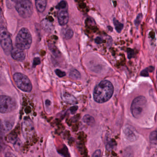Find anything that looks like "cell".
I'll use <instances>...</instances> for the list:
<instances>
[{
	"label": "cell",
	"mask_w": 157,
	"mask_h": 157,
	"mask_svg": "<svg viewBox=\"0 0 157 157\" xmlns=\"http://www.w3.org/2000/svg\"><path fill=\"white\" fill-rule=\"evenodd\" d=\"M157 134L156 131H154L151 133L149 136L150 142L154 144H157Z\"/></svg>",
	"instance_id": "obj_18"
},
{
	"label": "cell",
	"mask_w": 157,
	"mask_h": 157,
	"mask_svg": "<svg viewBox=\"0 0 157 157\" xmlns=\"http://www.w3.org/2000/svg\"><path fill=\"white\" fill-rule=\"evenodd\" d=\"M14 79L16 86L21 90L27 92L31 91L32 84L27 76L20 73H16L14 75Z\"/></svg>",
	"instance_id": "obj_6"
},
{
	"label": "cell",
	"mask_w": 157,
	"mask_h": 157,
	"mask_svg": "<svg viewBox=\"0 0 157 157\" xmlns=\"http://www.w3.org/2000/svg\"><path fill=\"white\" fill-rule=\"evenodd\" d=\"M0 44L6 55H9L13 49L11 36L7 29L0 27Z\"/></svg>",
	"instance_id": "obj_5"
},
{
	"label": "cell",
	"mask_w": 157,
	"mask_h": 157,
	"mask_svg": "<svg viewBox=\"0 0 157 157\" xmlns=\"http://www.w3.org/2000/svg\"><path fill=\"white\" fill-rule=\"evenodd\" d=\"M59 153L61 154V155H62L64 157H69V154L68 152V149L66 146H65L63 148H62L60 150Z\"/></svg>",
	"instance_id": "obj_20"
},
{
	"label": "cell",
	"mask_w": 157,
	"mask_h": 157,
	"mask_svg": "<svg viewBox=\"0 0 157 157\" xmlns=\"http://www.w3.org/2000/svg\"><path fill=\"white\" fill-rule=\"evenodd\" d=\"M22 133L26 139L30 138L34 134V125L31 120L29 118L25 119L22 123Z\"/></svg>",
	"instance_id": "obj_8"
},
{
	"label": "cell",
	"mask_w": 157,
	"mask_h": 157,
	"mask_svg": "<svg viewBox=\"0 0 157 157\" xmlns=\"http://www.w3.org/2000/svg\"><path fill=\"white\" fill-rule=\"evenodd\" d=\"M147 104V101L143 96H139L134 100L131 106V111L135 118H139L142 116Z\"/></svg>",
	"instance_id": "obj_4"
},
{
	"label": "cell",
	"mask_w": 157,
	"mask_h": 157,
	"mask_svg": "<svg viewBox=\"0 0 157 157\" xmlns=\"http://www.w3.org/2000/svg\"><path fill=\"white\" fill-rule=\"evenodd\" d=\"M8 142L12 143V144H16L17 141V136L15 134H10L7 137Z\"/></svg>",
	"instance_id": "obj_19"
},
{
	"label": "cell",
	"mask_w": 157,
	"mask_h": 157,
	"mask_svg": "<svg viewBox=\"0 0 157 157\" xmlns=\"http://www.w3.org/2000/svg\"><path fill=\"white\" fill-rule=\"evenodd\" d=\"M66 6H67V4L66 2L65 1H62L59 3L56 8H58L59 10H63V9H65Z\"/></svg>",
	"instance_id": "obj_21"
},
{
	"label": "cell",
	"mask_w": 157,
	"mask_h": 157,
	"mask_svg": "<svg viewBox=\"0 0 157 157\" xmlns=\"http://www.w3.org/2000/svg\"><path fill=\"white\" fill-rule=\"evenodd\" d=\"M92 157H101V152L100 150H97L95 151Z\"/></svg>",
	"instance_id": "obj_25"
},
{
	"label": "cell",
	"mask_w": 157,
	"mask_h": 157,
	"mask_svg": "<svg viewBox=\"0 0 157 157\" xmlns=\"http://www.w3.org/2000/svg\"><path fill=\"white\" fill-rule=\"evenodd\" d=\"M55 73L56 74L59 76V77H63L65 75V72L62 71L61 70H59V69H57V70L55 71Z\"/></svg>",
	"instance_id": "obj_22"
},
{
	"label": "cell",
	"mask_w": 157,
	"mask_h": 157,
	"mask_svg": "<svg viewBox=\"0 0 157 157\" xmlns=\"http://www.w3.org/2000/svg\"><path fill=\"white\" fill-rule=\"evenodd\" d=\"M141 75L143 76H144V77H147L149 75V74H148V71L147 69H145V70H143L141 73Z\"/></svg>",
	"instance_id": "obj_28"
},
{
	"label": "cell",
	"mask_w": 157,
	"mask_h": 157,
	"mask_svg": "<svg viewBox=\"0 0 157 157\" xmlns=\"http://www.w3.org/2000/svg\"><path fill=\"white\" fill-rule=\"evenodd\" d=\"M16 10L19 15L26 18L30 17L33 13V6L29 0H20L17 2Z\"/></svg>",
	"instance_id": "obj_3"
},
{
	"label": "cell",
	"mask_w": 157,
	"mask_h": 157,
	"mask_svg": "<svg viewBox=\"0 0 157 157\" xmlns=\"http://www.w3.org/2000/svg\"><path fill=\"white\" fill-rule=\"evenodd\" d=\"M65 101H67L68 103L71 104H75L77 103V100L73 96L68 94V95H65Z\"/></svg>",
	"instance_id": "obj_16"
},
{
	"label": "cell",
	"mask_w": 157,
	"mask_h": 157,
	"mask_svg": "<svg viewBox=\"0 0 157 157\" xmlns=\"http://www.w3.org/2000/svg\"><path fill=\"white\" fill-rule=\"evenodd\" d=\"M41 63L40 59L39 58H35L33 60V65L34 66L38 65Z\"/></svg>",
	"instance_id": "obj_26"
},
{
	"label": "cell",
	"mask_w": 157,
	"mask_h": 157,
	"mask_svg": "<svg viewBox=\"0 0 157 157\" xmlns=\"http://www.w3.org/2000/svg\"><path fill=\"white\" fill-rule=\"evenodd\" d=\"M69 76L74 79H79L81 78V75L80 73L76 69H72L70 71L69 73Z\"/></svg>",
	"instance_id": "obj_14"
},
{
	"label": "cell",
	"mask_w": 157,
	"mask_h": 157,
	"mask_svg": "<svg viewBox=\"0 0 157 157\" xmlns=\"http://www.w3.org/2000/svg\"><path fill=\"white\" fill-rule=\"evenodd\" d=\"M142 14L138 15V16H137V17H136V19H135V25H136V26H138V25L140 24L141 20H142Z\"/></svg>",
	"instance_id": "obj_24"
},
{
	"label": "cell",
	"mask_w": 157,
	"mask_h": 157,
	"mask_svg": "<svg viewBox=\"0 0 157 157\" xmlns=\"http://www.w3.org/2000/svg\"><path fill=\"white\" fill-rule=\"evenodd\" d=\"M127 52H128V53H127V55H128V58L130 59L132 58L134 55L133 50L131 49H128V50H127Z\"/></svg>",
	"instance_id": "obj_27"
},
{
	"label": "cell",
	"mask_w": 157,
	"mask_h": 157,
	"mask_svg": "<svg viewBox=\"0 0 157 157\" xmlns=\"http://www.w3.org/2000/svg\"><path fill=\"white\" fill-rule=\"evenodd\" d=\"M124 132L127 139L131 142H135L138 138V134L135 129L131 126L124 127Z\"/></svg>",
	"instance_id": "obj_9"
},
{
	"label": "cell",
	"mask_w": 157,
	"mask_h": 157,
	"mask_svg": "<svg viewBox=\"0 0 157 157\" xmlns=\"http://www.w3.org/2000/svg\"><path fill=\"white\" fill-rule=\"evenodd\" d=\"M113 92L114 87L111 82L108 80H103L95 87L94 100L98 103H104L112 98Z\"/></svg>",
	"instance_id": "obj_1"
},
{
	"label": "cell",
	"mask_w": 157,
	"mask_h": 157,
	"mask_svg": "<svg viewBox=\"0 0 157 157\" xmlns=\"http://www.w3.org/2000/svg\"><path fill=\"white\" fill-rule=\"evenodd\" d=\"M3 126V128L4 129V130H6V131H9L12 127L11 124L7 122L5 123Z\"/></svg>",
	"instance_id": "obj_23"
},
{
	"label": "cell",
	"mask_w": 157,
	"mask_h": 157,
	"mask_svg": "<svg viewBox=\"0 0 157 157\" xmlns=\"http://www.w3.org/2000/svg\"><path fill=\"white\" fill-rule=\"evenodd\" d=\"M47 4V0H35V5L37 10L39 13L45 11Z\"/></svg>",
	"instance_id": "obj_12"
},
{
	"label": "cell",
	"mask_w": 157,
	"mask_h": 157,
	"mask_svg": "<svg viewBox=\"0 0 157 157\" xmlns=\"http://www.w3.org/2000/svg\"><path fill=\"white\" fill-rule=\"evenodd\" d=\"M73 35V32L71 29H67L65 31L64 36L66 39H70Z\"/></svg>",
	"instance_id": "obj_17"
},
{
	"label": "cell",
	"mask_w": 157,
	"mask_h": 157,
	"mask_svg": "<svg viewBox=\"0 0 157 157\" xmlns=\"http://www.w3.org/2000/svg\"><path fill=\"white\" fill-rule=\"evenodd\" d=\"M17 103L15 100L11 97L5 95L0 96V113H8L15 109Z\"/></svg>",
	"instance_id": "obj_7"
},
{
	"label": "cell",
	"mask_w": 157,
	"mask_h": 157,
	"mask_svg": "<svg viewBox=\"0 0 157 157\" xmlns=\"http://www.w3.org/2000/svg\"><path fill=\"white\" fill-rule=\"evenodd\" d=\"M11 54L12 58L16 60L23 61L26 58V53L24 50L17 47L12 49Z\"/></svg>",
	"instance_id": "obj_10"
},
{
	"label": "cell",
	"mask_w": 157,
	"mask_h": 157,
	"mask_svg": "<svg viewBox=\"0 0 157 157\" xmlns=\"http://www.w3.org/2000/svg\"><path fill=\"white\" fill-rule=\"evenodd\" d=\"M147 69L148 70V72H152V71H154V67H153V66H151V67H148V68H147Z\"/></svg>",
	"instance_id": "obj_32"
},
{
	"label": "cell",
	"mask_w": 157,
	"mask_h": 157,
	"mask_svg": "<svg viewBox=\"0 0 157 157\" xmlns=\"http://www.w3.org/2000/svg\"><path fill=\"white\" fill-rule=\"evenodd\" d=\"M78 109V107L77 106H74L70 108V111L72 114H74Z\"/></svg>",
	"instance_id": "obj_29"
},
{
	"label": "cell",
	"mask_w": 157,
	"mask_h": 157,
	"mask_svg": "<svg viewBox=\"0 0 157 157\" xmlns=\"http://www.w3.org/2000/svg\"><path fill=\"white\" fill-rule=\"evenodd\" d=\"M113 23H114V26H115V29L117 30V32L120 33L123 29L124 25L120 23L118 20L114 18L113 19Z\"/></svg>",
	"instance_id": "obj_15"
},
{
	"label": "cell",
	"mask_w": 157,
	"mask_h": 157,
	"mask_svg": "<svg viewBox=\"0 0 157 157\" xmlns=\"http://www.w3.org/2000/svg\"><path fill=\"white\" fill-rule=\"evenodd\" d=\"M102 41H103V40L99 37H98L95 39V41L97 44H100V43H102Z\"/></svg>",
	"instance_id": "obj_30"
},
{
	"label": "cell",
	"mask_w": 157,
	"mask_h": 157,
	"mask_svg": "<svg viewBox=\"0 0 157 157\" xmlns=\"http://www.w3.org/2000/svg\"><path fill=\"white\" fill-rule=\"evenodd\" d=\"M32 36L29 30L26 28L21 29L16 38V47L22 50L28 49L32 43Z\"/></svg>",
	"instance_id": "obj_2"
},
{
	"label": "cell",
	"mask_w": 157,
	"mask_h": 157,
	"mask_svg": "<svg viewBox=\"0 0 157 157\" xmlns=\"http://www.w3.org/2000/svg\"><path fill=\"white\" fill-rule=\"evenodd\" d=\"M58 20L61 25H65L69 21V14L66 9L60 10L58 13Z\"/></svg>",
	"instance_id": "obj_11"
},
{
	"label": "cell",
	"mask_w": 157,
	"mask_h": 157,
	"mask_svg": "<svg viewBox=\"0 0 157 157\" xmlns=\"http://www.w3.org/2000/svg\"><path fill=\"white\" fill-rule=\"evenodd\" d=\"M83 121L85 123L89 125H93L95 123V119L89 114H86L84 116Z\"/></svg>",
	"instance_id": "obj_13"
},
{
	"label": "cell",
	"mask_w": 157,
	"mask_h": 157,
	"mask_svg": "<svg viewBox=\"0 0 157 157\" xmlns=\"http://www.w3.org/2000/svg\"><path fill=\"white\" fill-rule=\"evenodd\" d=\"M0 150H1V147H0Z\"/></svg>",
	"instance_id": "obj_34"
},
{
	"label": "cell",
	"mask_w": 157,
	"mask_h": 157,
	"mask_svg": "<svg viewBox=\"0 0 157 157\" xmlns=\"http://www.w3.org/2000/svg\"><path fill=\"white\" fill-rule=\"evenodd\" d=\"M45 104H46L47 106H49L51 104V101H50L49 100H46L45 101Z\"/></svg>",
	"instance_id": "obj_33"
},
{
	"label": "cell",
	"mask_w": 157,
	"mask_h": 157,
	"mask_svg": "<svg viewBox=\"0 0 157 157\" xmlns=\"http://www.w3.org/2000/svg\"><path fill=\"white\" fill-rule=\"evenodd\" d=\"M5 157H17L13 153L11 152H7L6 154Z\"/></svg>",
	"instance_id": "obj_31"
}]
</instances>
